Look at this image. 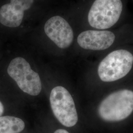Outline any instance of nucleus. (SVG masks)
Returning a JSON list of instances; mask_svg holds the SVG:
<instances>
[{
	"label": "nucleus",
	"instance_id": "nucleus-8",
	"mask_svg": "<svg viewBox=\"0 0 133 133\" xmlns=\"http://www.w3.org/2000/svg\"><path fill=\"white\" fill-rule=\"evenodd\" d=\"M34 0H10V4L0 9V23L6 27L15 28L21 24L24 11L31 8Z\"/></svg>",
	"mask_w": 133,
	"mask_h": 133
},
{
	"label": "nucleus",
	"instance_id": "nucleus-9",
	"mask_svg": "<svg viewBox=\"0 0 133 133\" xmlns=\"http://www.w3.org/2000/svg\"><path fill=\"white\" fill-rule=\"evenodd\" d=\"M22 119L12 116H0V133H19L25 128Z\"/></svg>",
	"mask_w": 133,
	"mask_h": 133
},
{
	"label": "nucleus",
	"instance_id": "nucleus-1",
	"mask_svg": "<svg viewBox=\"0 0 133 133\" xmlns=\"http://www.w3.org/2000/svg\"><path fill=\"white\" fill-rule=\"evenodd\" d=\"M125 10L124 0H94L87 20L95 30H109L121 20Z\"/></svg>",
	"mask_w": 133,
	"mask_h": 133
},
{
	"label": "nucleus",
	"instance_id": "nucleus-3",
	"mask_svg": "<svg viewBox=\"0 0 133 133\" xmlns=\"http://www.w3.org/2000/svg\"><path fill=\"white\" fill-rule=\"evenodd\" d=\"M133 65V55L126 49H120L109 53L100 62L98 72L101 81L112 82L126 76Z\"/></svg>",
	"mask_w": 133,
	"mask_h": 133
},
{
	"label": "nucleus",
	"instance_id": "nucleus-5",
	"mask_svg": "<svg viewBox=\"0 0 133 133\" xmlns=\"http://www.w3.org/2000/svg\"><path fill=\"white\" fill-rule=\"evenodd\" d=\"M50 103L53 113L63 125L71 127L77 123L78 115L75 102L65 88L59 86L53 88Z\"/></svg>",
	"mask_w": 133,
	"mask_h": 133
},
{
	"label": "nucleus",
	"instance_id": "nucleus-11",
	"mask_svg": "<svg viewBox=\"0 0 133 133\" xmlns=\"http://www.w3.org/2000/svg\"><path fill=\"white\" fill-rule=\"evenodd\" d=\"M54 133H69L66 130L64 129H58Z\"/></svg>",
	"mask_w": 133,
	"mask_h": 133
},
{
	"label": "nucleus",
	"instance_id": "nucleus-2",
	"mask_svg": "<svg viewBox=\"0 0 133 133\" xmlns=\"http://www.w3.org/2000/svg\"><path fill=\"white\" fill-rule=\"evenodd\" d=\"M133 111V91L123 89L114 92L103 100L98 108L100 117L116 122L127 118Z\"/></svg>",
	"mask_w": 133,
	"mask_h": 133
},
{
	"label": "nucleus",
	"instance_id": "nucleus-7",
	"mask_svg": "<svg viewBox=\"0 0 133 133\" xmlns=\"http://www.w3.org/2000/svg\"><path fill=\"white\" fill-rule=\"evenodd\" d=\"M115 34L109 30H89L81 32L77 38L81 48L101 51L110 48L114 43Z\"/></svg>",
	"mask_w": 133,
	"mask_h": 133
},
{
	"label": "nucleus",
	"instance_id": "nucleus-10",
	"mask_svg": "<svg viewBox=\"0 0 133 133\" xmlns=\"http://www.w3.org/2000/svg\"><path fill=\"white\" fill-rule=\"evenodd\" d=\"M4 111V105L2 103V102L0 101V116H1V115L3 114Z\"/></svg>",
	"mask_w": 133,
	"mask_h": 133
},
{
	"label": "nucleus",
	"instance_id": "nucleus-6",
	"mask_svg": "<svg viewBox=\"0 0 133 133\" xmlns=\"http://www.w3.org/2000/svg\"><path fill=\"white\" fill-rule=\"evenodd\" d=\"M44 29L48 37L59 48H68L73 42L74 35L71 26L60 16H54L48 19Z\"/></svg>",
	"mask_w": 133,
	"mask_h": 133
},
{
	"label": "nucleus",
	"instance_id": "nucleus-4",
	"mask_svg": "<svg viewBox=\"0 0 133 133\" xmlns=\"http://www.w3.org/2000/svg\"><path fill=\"white\" fill-rule=\"evenodd\" d=\"M8 73L21 90L32 96L38 95L42 90V82L38 74L32 70L28 62L22 57L11 60Z\"/></svg>",
	"mask_w": 133,
	"mask_h": 133
}]
</instances>
